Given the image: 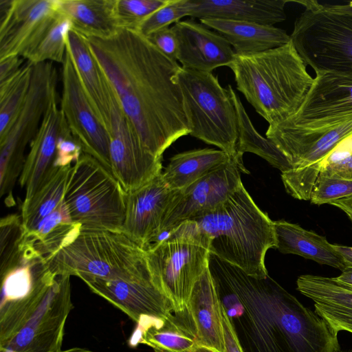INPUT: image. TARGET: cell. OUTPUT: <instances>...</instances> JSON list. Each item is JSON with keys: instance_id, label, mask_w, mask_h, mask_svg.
I'll return each mask as SVG.
<instances>
[{"instance_id": "obj_41", "label": "cell", "mask_w": 352, "mask_h": 352, "mask_svg": "<svg viewBox=\"0 0 352 352\" xmlns=\"http://www.w3.org/2000/svg\"><path fill=\"white\" fill-rule=\"evenodd\" d=\"M83 153L79 142L72 135L67 126L60 135L56 145L55 167L63 168L73 166Z\"/></svg>"}, {"instance_id": "obj_33", "label": "cell", "mask_w": 352, "mask_h": 352, "mask_svg": "<svg viewBox=\"0 0 352 352\" xmlns=\"http://www.w3.org/2000/svg\"><path fill=\"white\" fill-rule=\"evenodd\" d=\"M238 119V140L236 154L243 156L246 153H254L284 173L294 168L278 146L267 138L261 136L254 127L245 108L231 85L228 86Z\"/></svg>"}, {"instance_id": "obj_7", "label": "cell", "mask_w": 352, "mask_h": 352, "mask_svg": "<svg viewBox=\"0 0 352 352\" xmlns=\"http://www.w3.org/2000/svg\"><path fill=\"white\" fill-rule=\"evenodd\" d=\"M126 195L111 171L82 153L72 167L63 200L82 230L122 232Z\"/></svg>"}, {"instance_id": "obj_17", "label": "cell", "mask_w": 352, "mask_h": 352, "mask_svg": "<svg viewBox=\"0 0 352 352\" xmlns=\"http://www.w3.org/2000/svg\"><path fill=\"white\" fill-rule=\"evenodd\" d=\"M80 279L94 293L122 310L137 324L174 313L170 300L157 287L151 272L129 278Z\"/></svg>"}, {"instance_id": "obj_6", "label": "cell", "mask_w": 352, "mask_h": 352, "mask_svg": "<svg viewBox=\"0 0 352 352\" xmlns=\"http://www.w3.org/2000/svg\"><path fill=\"white\" fill-rule=\"evenodd\" d=\"M146 251L157 287L170 300L174 313L184 312L192 291L209 266V243L192 221H186Z\"/></svg>"}, {"instance_id": "obj_24", "label": "cell", "mask_w": 352, "mask_h": 352, "mask_svg": "<svg viewBox=\"0 0 352 352\" xmlns=\"http://www.w3.org/2000/svg\"><path fill=\"white\" fill-rule=\"evenodd\" d=\"M200 345L225 352L221 304L209 266L196 283L186 309Z\"/></svg>"}, {"instance_id": "obj_51", "label": "cell", "mask_w": 352, "mask_h": 352, "mask_svg": "<svg viewBox=\"0 0 352 352\" xmlns=\"http://www.w3.org/2000/svg\"><path fill=\"white\" fill-rule=\"evenodd\" d=\"M0 352H15V351L7 350V349H0Z\"/></svg>"}, {"instance_id": "obj_26", "label": "cell", "mask_w": 352, "mask_h": 352, "mask_svg": "<svg viewBox=\"0 0 352 352\" xmlns=\"http://www.w3.org/2000/svg\"><path fill=\"white\" fill-rule=\"evenodd\" d=\"M191 17L222 19L273 25L286 19V0H192Z\"/></svg>"}, {"instance_id": "obj_38", "label": "cell", "mask_w": 352, "mask_h": 352, "mask_svg": "<svg viewBox=\"0 0 352 352\" xmlns=\"http://www.w3.org/2000/svg\"><path fill=\"white\" fill-rule=\"evenodd\" d=\"M192 0H169V2L148 16L138 27L137 31L147 37L152 33L168 28L186 16H190Z\"/></svg>"}, {"instance_id": "obj_19", "label": "cell", "mask_w": 352, "mask_h": 352, "mask_svg": "<svg viewBox=\"0 0 352 352\" xmlns=\"http://www.w3.org/2000/svg\"><path fill=\"white\" fill-rule=\"evenodd\" d=\"M265 135L284 153L293 169L309 168L321 163L339 144L352 135V117L318 130L269 125Z\"/></svg>"}, {"instance_id": "obj_46", "label": "cell", "mask_w": 352, "mask_h": 352, "mask_svg": "<svg viewBox=\"0 0 352 352\" xmlns=\"http://www.w3.org/2000/svg\"><path fill=\"white\" fill-rule=\"evenodd\" d=\"M330 204L340 208L343 212L348 211L352 213V196L339 199Z\"/></svg>"}, {"instance_id": "obj_44", "label": "cell", "mask_w": 352, "mask_h": 352, "mask_svg": "<svg viewBox=\"0 0 352 352\" xmlns=\"http://www.w3.org/2000/svg\"><path fill=\"white\" fill-rule=\"evenodd\" d=\"M23 64L21 56H13L0 59V83L14 76Z\"/></svg>"}, {"instance_id": "obj_25", "label": "cell", "mask_w": 352, "mask_h": 352, "mask_svg": "<svg viewBox=\"0 0 352 352\" xmlns=\"http://www.w3.org/2000/svg\"><path fill=\"white\" fill-rule=\"evenodd\" d=\"M67 52L94 111L107 129L113 94L112 87L91 52L86 38L73 29L68 33Z\"/></svg>"}, {"instance_id": "obj_32", "label": "cell", "mask_w": 352, "mask_h": 352, "mask_svg": "<svg viewBox=\"0 0 352 352\" xmlns=\"http://www.w3.org/2000/svg\"><path fill=\"white\" fill-rule=\"evenodd\" d=\"M82 230L71 218L64 200L43 219L27 236L36 249L48 258L72 242Z\"/></svg>"}, {"instance_id": "obj_30", "label": "cell", "mask_w": 352, "mask_h": 352, "mask_svg": "<svg viewBox=\"0 0 352 352\" xmlns=\"http://www.w3.org/2000/svg\"><path fill=\"white\" fill-rule=\"evenodd\" d=\"M231 157L220 149L208 148L182 152L170 158L162 176L171 190H182L229 162Z\"/></svg>"}, {"instance_id": "obj_8", "label": "cell", "mask_w": 352, "mask_h": 352, "mask_svg": "<svg viewBox=\"0 0 352 352\" xmlns=\"http://www.w3.org/2000/svg\"><path fill=\"white\" fill-rule=\"evenodd\" d=\"M177 78L183 96L189 135L234 156L238 119L228 89L223 88L212 72L181 67Z\"/></svg>"}, {"instance_id": "obj_36", "label": "cell", "mask_w": 352, "mask_h": 352, "mask_svg": "<svg viewBox=\"0 0 352 352\" xmlns=\"http://www.w3.org/2000/svg\"><path fill=\"white\" fill-rule=\"evenodd\" d=\"M72 29L71 20L58 11L37 45L23 58L33 65L43 62L62 64L66 54L68 33Z\"/></svg>"}, {"instance_id": "obj_21", "label": "cell", "mask_w": 352, "mask_h": 352, "mask_svg": "<svg viewBox=\"0 0 352 352\" xmlns=\"http://www.w3.org/2000/svg\"><path fill=\"white\" fill-rule=\"evenodd\" d=\"M177 40V60L182 67L212 72L232 61L235 52L219 33L192 19L177 22L172 27Z\"/></svg>"}, {"instance_id": "obj_52", "label": "cell", "mask_w": 352, "mask_h": 352, "mask_svg": "<svg viewBox=\"0 0 352 352\" xmlns=\"http://www.w3.org/2000/svg\"><path fill=\"white\" fill-rule=\"evenodd\" d=\"M341 352V351H340Z\"/></svg>"}, {"instance_id": "obj_48", "label": "cell", "mask_w": 352, "mask_h": 352, "mask_svg": "<svg viewBox=\"0 0 352 352\" xmlns=\"http://www.w3.org/2000/svg\"><path fill=\"white\" fill-rule=\"evenodd\" d=\"M339 281L352 286V267H346L340 276L336 277Z\"/></svg>"}, {"instance_id": "obj_29", "label": "cell", "mask_w": 352, "mask_h": 352, "mask_svg": "<svg viewBox=\"0 0 352 352\" xmlns=\"http://www.w3.org/2000/svg\"><path fill=\"white\" fill-rule=\"evenodd\" d=\"M336 176L352 179V135L343 140L318 165L305 169H292L281 174L288 194L299 200L310 201L319 177Z\"/></svg>"}, {"instance_id": "obj_40", "label": "cell", "mask_w": 352, "mask_h": 352, "mask_svg": "<svg viewBox=\"0 0 352 352\" xmlns=\"http://www.w3.org/2000/svg\"><path fill=\"white\" fill-rule=\"evenodd\" d=\"M352 196V179L336 176L319 177L313 188L310 201L316 205L331 204Z\"/></svg>"}, {"instance_id": "obj_14", "label": "cell", "mask_w": 352, "mask_h": 352, "mask_svg": "<svg viewBox=\"0 0 352 352\" xmlns=\"http://www.w3.org/2000/svg\"><path fill=\"white\" fill-rule=\"evenodd\" d=\"M352 117V76L333 72L317 74L295 113L272 125L285 129L318 130Z\"/></svg>"}, {"instance_id": "obj_18", "label": "cell", "mask_w": 352, "mask_h": 352, "mask_svg": "<svg viewBox=\"0 0 352 352\" xmlns=\"http://www.w3.org/2000/svg\"><path fill=\"white\" fill-rule=\"evenodd\" d=\"M177 191L167 186L161 173L140 188L128 192L122 232L144 250L157 242Z\"/></svg>"}, {"instance_id": "obj_16", "label": "cell", "mask_w": 352, "mask_h": 352, "mask_svg": "<svg viewBox=\"0 0 352 352\" xmlns=\"http://www.w3.org/2000/svg\"><path fill=\"white\" fill-rule=\"evenodd\" d=\"M58 14L57 0H0V59L24 58Z\"/></svg>"}, {"instance_id": "obj_5", "label": "cell", "mask_w": 352, "mask_h": 352, "mask_svg": "<svg viewBox=\"0 0 352 352\" xmlns=\"http://www.w3.org/2000/svg\"><path fill=\"white\" fill-rule=\"evenodd\" d=\"M56 274L129 278L150 272L146 251L122 232L81 230L69 244L46 258Z\"/></svg>"}, {"instance_id": "obj_37", "label": "cell", "mask_w": 352, "mask_h": 352, "mask_svg": "<svg viewBox=\"0 0 352 352\" xmlns=\"http://www.w3.org/2000/svg\"><path fill=\"white\" fill-rule=\"evenodd\" d=\"M169 0H116L115 12L120 29L136 30L152 13Z\"/></svg>"}, {"instance_id": "obj_22", "label": "cell", "mask_w": 352, "mask_h": 352, "mask_svg": "<svg viewBox=\"0 0 352 352\" xmlns=\"http://www.w3.org/2000/svg\"><path fill=\"white\" fill-rule=\"evenodd\" d=\"M297 289L314 303L315 312L337 333H352V286L336 277L305 274L296 281Z\"/></svg>"}, {"instance_id": "obj_3", "label": "cell", "mask_w": 352, "mask_h": 352, "mask_svg": "<svg viewBox=\"0 0 352 352\" xmlns=\"http://www.w3.org/2000/svg\"><path fill=\"white\" fill-rule=\"evenodd\" d=\"M228 67L237 89L269 125L296 112L314 78L292 40L261 52L235 54Z\"/></svg>"}, {"instance_id": "obj_2", "label": "cell", "mask_w": 352, "mask_h": 352, "mask_svg": "<svg viewBox=\"0 0 352 352\" xmlns=\"http://www.w3.org/2000/svg\"><path fill=\"white\" fill-rule=\"evenodd\" d=\"M209 270L243 352H340L338 335L269 275L257 278L210 254Z\"/></svg>"}, {"instance_id": "obj_28", "label": "cell", "mask_w": 352, "mask_h": 352, "mask_svg": "<svg viewBox=\"0 0 352 352\" xmlns=\"http://www.w3.org/2000/svg\"><path fill=\"white\" fill-rule=\"evenodd\" d=\"M276 247L283 254H297L318 263L345 269L341 255L326 237L285 220L274 221Z\"/></svg>"}, {"instance_id": "obj_27", "label": "cell", "mask_w": 352, "mask_h": 352, "mask_svg": "<svg viewBox=\"0 0 352 352\" xmlns=\"http://www.w3.org/2000/svg\"><path fill=\"white\" fill-rule=\"evenodd\" d=\"M199 20L221 34L234 47L236 54L266 51L284 45L291 40L284 30L273 25L215 18Z\"/></svg>"}, {"instance_id": "obj_15", "label": "cell", "mask_w": 352, "mask_h": 352, "mask_svg": "<svg viewBox=\"0 0 352 352\" xmlns=\"http://www.w3.org/2000/svg\"><path fill=\"white\" fill-rule=\"evenodd\" d=\"M60 109L83 153L97 160L111 172L107 130L94 111L66 50L61 69Z\"/></svg>"}, {"instance_id": "obj_35", "label": "cell", "mask_w": 352, "mask_h": 352, "mask_svg": "<svg viewBox=\"0 0 352 352\" xmlns=\"http://www.w3.org/2000/svg\"><path fill=\"white\" fill-rule=\"evenodd\" d=\"M33 64L26 61L12 77L0 83V138L8 131L27 98Z\"/></svg>"}, {"instance_id": "obj_23", "label": "cell", "mask_w": 352, "mask_h": 352, "mask_svg": "<svg viewBox=\"0 0 352 352\" xmlns=\"http://www.w3.org/2000/svg\"><path fill=\"white\" fill-rule=\"evenodd\" d=\"M129 343L133 347L146 344L155 352H210L200 345L186 310L144 320L137 324Z\"/></svg>"}, {"instance_id": "obj_11", "label": "cell", "mask_w": 352, "mask_h": 352, "mask_svg": "<svg viewBox=\"0 0 352 352\" xmlns=\"http://www.w3.org/2000/svg\"><path fill=\"white\" fill-rule=\"evenodd\" d=\"M70 276L58 274L39 305L0 349L15 352L61 351L67 318L73 308Z\"/></svg>"}, {"instance_id": "obj_50", "label": "cell", "mask_w": 352, "mask_h": 352, "mask_svg": "<svg viewBox=\"0 0 352 352\" xmlns=\"http://www.w3.org/2000/svg\"><path fill=\"white\" fill-rule=\"evenodd\" d=\"M348 216L349 219H350L351 222L352 223V213L348 211L344 212Z\"/></svg>"}, {"instance_id": "obj_31", "label": "cell", "mask_w": 352, "mask_h": 352, "mask_svg": "<svg viewBox=\"0 0 352 352\" xmlns=\"http://www.w3.org/2000/svg\"><path fill=\"white\" fill-rule=\"evenodd\" d=\"M116 0H57L58 10L73 23V30L83 36H109L119 28Z\"/></svg>"}, {"instance_id": "obj_47", "label": "cell", "mask_w": 352, "mask_h": 352, "mask_svg": "<svg viewBox=\"0 0 352 352\" xmlns=\"http://www.w3.org/2000/svg\"><path fill=\"white\" fill-rule=\"evenodd\" d=\"M330 10L339 13L352 15V1L345 5H326Z\"/></svg>"}, {"instance_id": "obj_34", "label": "cell", "mask_w": 352, "mask_h": 352, "mask_svg": "<svg viewBox=\"0 0 352 352\" xmlns=\"http://www.w3.org/2000/svg\"><path fill=\"white\" fill-rule=\"evenodd\" d=\"M72 167L58 168L32 198L23 201L21 217L27 232L62 203Z\"/></svg>"}, {"instance_id": "obj_49", "label": "cell", "mask_w": 352, "mask_h": 352, "mask_svg": "<svg viewBox=\"0 0 352 352\" xmlns=\"http://www.w3.org/2000/svg\"><path fill=\"white\" fill-rule=\"evenodd\" d=\"M58 352H93L89 349H84V348H80V347H74L72 349H69L67 350H61Z\"/></svg>"}, {"instance_id": "obj_20", "label": "cell", "mask_w": 352, "mask_h": 352, "mask_svg": "<svg viewBox=\"0 0 352 352\" xmlns=\"http://www.w3.org/2000/svg\"><path fill=\"white\" fill-rule=\"evenodd\" d=\"M56 96L52 98L42 119L39 129L30 144V150L19 182L25 190L24 201L32 198L52 177L55 167L58 140L67 126Z\"/></svg>"}, {"instance_id": "obj_45", "label": "cell", "mask_w": 352, "mask_h": 352, "mask_svg": "<svg viewBox=\"0 0 352 352\" xmlns=\"http://www.w3.org/2000/svg\"><path fill=\"white\" fill-rule=\"evenodd\" d=\"M333 246L335 250L341 255L345 267H352V247L336 244H333Z\"/></svg>"}, {"instance_id": "obj_4", "label": "cell", "mask_w": 352, "mask_h": 352, "mask_svg": "<svg viewBox=\"0 0 352 352\" xmlns=\"http://www.w3.org/2000/svg\"><path fill=\"white\" fill-rule=\"evenodd\" d=\"M192 221L205 235L210 254L248 276H268L267 251L276 248L274 221L255 204L243 184L223 203Z\"/></svg>"}, {"instance_id": "obj_43", "label": "cell", "mask_w": 352, "mask_h": 352, "mask_svg": "<svg viewBox=\"0 0 352 352\" xmlns=\"http://www.w3.org/2000/svg\"><path fill=\"white\" fill-rule=\"evenodd\" d=\"M221 311L224 333L225 352H243L234 328L222 305Z\"/></svg>"}, {"instance_id": "obj_9", "label": "cell", "mask_w": 352, "mask_h": 352, "mask_svg": "<svg viewBox=\"0 0 352 352\" xmlns=\"http://www.w3.org/2000/svg\"><path fill=\"white\" fill-rule=\"evenodd\" d=\"M305 10L290 35L300 57L317 74L352 76V15L334 12L317 1H298Z\"/></svg>"}, {"instance_id": "obj_13", "label": "cell", "mask_w": 352, "mask_h": 352, "mask_svg": "<svg viewBox=\"0 0 352 352\" xmlns=\"http://www.w3.org/2000/svg\"><path fill=\"white\" fill-rule=\"evenodd\" d=\"M241 172L249 173L243 156L236 153L227 163L177 190L162 223L161 236L223 203L242 184Z\"/></svg>"}, {"instance_id": "obj_1", "label": "cell", "mask_w": 352, "mask_h": 352, "mask_svg": "<svg viewBox=\"0 0 352 352\" xmlns=\"http://www.w3.org/2000/svg\"><path fill=\"white\" fill-rule=\"evenodd\" d=\"M84 37L142 144L162 157L190 133L177 78L181 66L136 30Z\"/></svg>"}, {"instance_id": "obj_12", "label": "cell", "mask_w": 352, "mask_h": 352, "mask_svg": "<svg viewBox=\"0 0 352 352\" xmlns=\"http://www.w3.org/2000/svg\"><path fill=\"white\" fill-rule=\"evenodd\" d=\"M107 130L111 173L126 193L140 188L162 172V157L155 156L142 144L114 91Z\"/></svg>"}, {"instance_id": "obj_39", "label": "cell", "mask_w": 352, "mask_h": 352, "mask_svg": "<svg viewBox=\"0 0 352 352\" xmlns=\"http://www.w3.org/2000/svg\"><path fill=\"white\" fill-rule=\"evenodd\" d=\"M26 235L21 215L9 214L0 221V261L3 264L19 250Z\"/></svg>"}, {"instance_id": "obj_42", "label": "cell", "mask_w": 352, "mask_h": 352, "mask_svg": "<svg viewBox=\"0 0 352 352\" xmlns=\"http://www.w3.org/2000/svg\"><path fill=\"white\" fill-rule=\"evenodd\" d=\"M146 38L166 57L177 62V40L172 27L157 30Z\"/></svg>"}, {"instance_id": "obj_10", "label": "cell", "mask_w": 352, "mask_h": 352, "mask_svg": "<svg viewBox=\"0 0 352 352\" xmlns=\"http://www.w3.org/2000/svg\"><path fill=\"white\" fill-rule=\"evenodd\" d=\"M56 85L53 62L33 65L25 102L7 133L0 138V195L8 206L15 204L12 190L25 164V149L36 135L51 100L56 96Z\"/></svg>"}]
</instances>
